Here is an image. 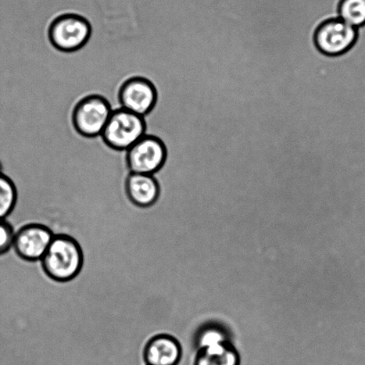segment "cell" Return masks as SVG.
Returning a JSON list of instances; mask_svg holds the SVG:
<instances>
[{"label":"cell","instance_id":"9","mask_svg":"<svg viewBox=\"0 0 365 365\" xmlns=\"http://www.w3.org/2000/svg\"><path fill=\"white\" fill-rule=\"evenodd\" d=\"M182 346L176 336L162 334L150 339L143 350L145 365H180Z\"/></svg>","mask_w":365,"mask_h":365},{"label":"cell","instance_id":"10","mask_svg":"<svg viewBox=\"0 0 365 365\" xmlns=\"http://www.w3.org/2000/svg\"><path fill=\"white\" fill-rule=\"evenodd\" d=\"M124 189L128 201L139 209L155 206L160 196V186L155 175L128 173Z\"/></svg>","mask_w":365,"mask_h":365},{"label":"cell","instance_id":"11","mask_svg":"<svg viewBox=\"0 0 365 365\" xmlns=\"http://www.w3.org/2000/svg\"><path fill=\"white\" fill-rule=\"evenodd\" d=\"M240 356L231 342L199 350L193 365H239Z\"/></svg>","mask_w":365,"mask_h":365},{"label":"cell","instance_id":"1","mask_svg":"<svg viewBox=\"0 0 365 365\" xmlns=\"http://www.w3.org/2000/svg\"><path fill=\"white\" fill-rule=\"evenodd\" d=\"M46 276L57 282L74 280L83 267V251L69 235H55L48 251L41 261Z\"/></svg>","mask_w":365,"mask_h":365},{"label":"cell","instance_id":"12","mask_svg":"<svg viewBox=\"0 0 365 365\" xmlns=\"http://www.w3.org/2000/svg\"><path fill=\"white\" fill-rule=\"evenodd\" d=\"M231 342V335L224 326L218 324H206L197 330L193 339L196 351L210 348V346Z\"/></svg>","mask_w":365,"mask_h":365},{"label":"cell","instance_id":"2","mask_svg":"<svg viewBox=\"0 0 365 365\" xmlns=\"http://www.w3.org/2000/svg\"><path fill=\"white\" fill-rule=\"evenodd\" d=\"M92 27L87 18L73 12L61 13L50 23L48 39L61 52H76L87 44Z\"/></svg>","mask_w":365,"mask_h":365},{"label":"cell","instance_id":"13","mask_svg":"<svg viewBox=\"0 0 365 365\" xmlns=\"http://www.w3.org/2000/svg\"><path fill=\"white\" fill-rule=\"evenodd\" d=\"M17 200L16 184L6 175H0V220L6 219L13 213Z\"/></svg>","mask_w":365,"mask_h":365},{"label":"cell","instance_id":"7","mask_svg":"<svg viewBox=\"0 0 365 365\" xmlns=\"http://www.w3.org/2000/svg\"><path fill=\"white\" fill-rule=\"evenodd\" d=\"M357 29L341 19L325 21L317 29L314 42L317 49L329 56H341L355 44Z\"/></svg>","mask_w":365,"mask_h":365},{"label":"cell","instance_id":"16","mask_svg":"<svg viewBox=\"0 0 365 365\" xmlns=\"http://www.w3.org/2000/svg\"><path fill=\"white\" fill-rule=\"evenodd\" d=\"M3 174V166L2 163L0 162V175Z\"/></svg>","mask_w":365,"mask_h":365},{"label":"cell","instance_id":"8","mask_svg":"<svg viewBox=\"0 0 365 365\" xmlns=\"http://www.w3.org/2000/svg\"><path fill=\"white\" fill-rule=\"evenodd\" d=\"M55 235L44 224H27L16 232L13 249L21 259L38 262L48 251Z\"/></svg>","mask_w":365,"mask_h":365},{"label":"cell","instance_id":"5","mask_svg":"<svg viewBox=\"0 0 365 365\" xmlns=\"http://www.w3.org/2000/svg\"><path fill=\"white\" fill-rule=\"evenodd\" d=\"M167 149L162 139L145 134L126 152L128 171L155 175L166 162Z\"/></svg>","mask_w":365,"mask_h":365},{"label":"cell","instance_id":"15","mask_svg":"<svg viewBox=\"0 0 365 365\" xmlns=\"http://www.w3.org/2000/svg\"><path fill=\"white\" fill-rule=\"evenodd\" d=\"M14 231L9 221L0 220V256L5 255L14 246Z\"/></svg>","mask_w":365,"mask_h":365},{"label":"cell","instance_id":"3","mask_svg":"<svg viewBox=\"0 0 365 365\" xmlns=\"http://www.w3.org/2000/svg\"><path fill=\"white\" fill-rule=\"evenodd\" d=\"M145 134V118L118 106L113 109L101 137L109 148L127 152Z\"/></svg>","mask_w":365,"mask_h":365},{"label":"cell","instance_id":"4","mask_svg":"<svg viewBox=\"0 0 365 365\" xmlns=\"http://www.w3.org/2000/svg\"><path fill=\"white\" fill-rule=\"evenodd\" d=\"M113 111L112 104L105 96L98 94L83 96L74 106L71 114L75 131L82 137H100Z\"/></svg>","mask_w":365,"mask_h":365},{"label":"cell","instance_id":"14","mask_svg":"<svg viewBox=\"0 0 365 365\" xmlns=\"http://www.w3.org/2000/svg\"><path fill=\"white\" fill-rule=\"evenodd\" d=\"M339 19L356 29L365 26V0H341Z\"/></svg>","mask_w":365,"mask_h":365},{"label":"cell","instance_id":"6","mask_svg":"<svg viewBox=\"0 0 365 365\" xmlns=\"http://www.w3.org/2000/svg\"><path fill=\"white\" fill-rule=\"evenodd\" d=\"M158 94L155 84L143 76H131L118 89V106L145 117L156 105Z\"/></svg>","mask_w":365,"mask_h":365}]
</instances>
